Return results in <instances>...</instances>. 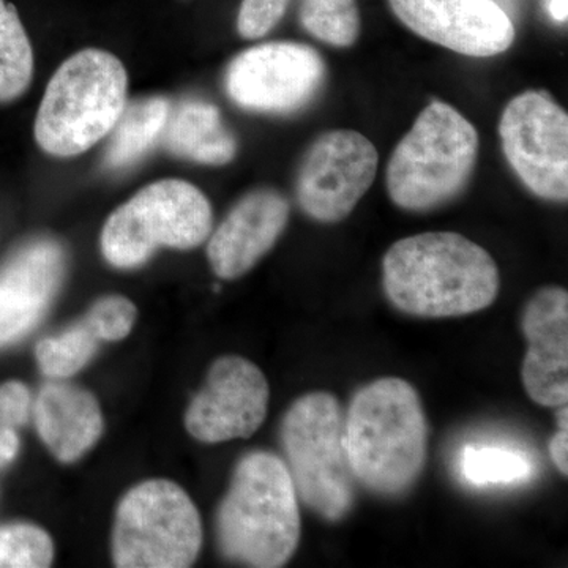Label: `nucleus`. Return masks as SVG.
I'll return each instance as SVG.
<instances>
[{"label":"nucleus","mask_w":568,"mask_h":568,"mask_svg":"<svg viewBox=\"0 0 568 568\" xmlns=\"http://www.w3.org/2000/svg\"><path fill=\"white\" fill-rule=\"evenodd\" d=\"M390 304L417 317H458L488 308L499 271L487 250L457 233H424L395 242L383 261Z\"/></svg>","instance_id":"nucleus-1"},{"label":"nucleus","mask_w":568,"mask_h":568,"mask_svg":"<svg viewBox=\"0 0 568 568\" xmlns=\"http://www.w3.org/2000/svg\"><path fill=\"white\" fill-rule=\"evenodd\" d=\"M355 480L375 495H406L426 463L428 424L420 395L402 377H381L355 392L345 417Z\"/></svg>","instance_id":"nucleus-2"},{"label":"nucleus","mask_w":568,"mask_h":568,"mask_svg":"<svg viewBox=\"0 0 568 568\" xmlns=\"http://www.w3.org/2000/svg\"><path fill=\"white\" fill-rule=\"evenodd\" d=\"M220 549L256 568L283 567L301 540L297 491L286 463L271 452L245 455L216 515Z\"/></svg>","instance_id":"nucleus-3"},{"label":"nucleus","mask_w":568,"mask_h":568,"mask_svg":"<svg viewBox=\"0 0 568 568\" xmlns=\"http://www.w3.org/2000/svg\"><path fill=\"white\" fill-rule=\"evenodd\" d=\"M129 77L111 52L82 50L51 78L36 119V140L59 159L81 155L104 140L126 104Z\"/></svg>","instance_id":"nucleus-4"},{"label":"nucleus","mask_w":568,"mask_h":568,"mask_svg":"<svg viewBox=\"0 0 568 568\" xmlns=\"http://www.w3.org/2000/svg\"><path fill=\"white\" fill-rule=\"evenodd\" d=\"M478 152L473 123L435 100L418 114L387 166V190L398 207L425 212L450 203L465 190Z\"/></svg>","instance_id":"nucleus-5"},{"label":"nucleus","mask_w":568,"mask_h":568,"mask_svg":"<svg viewBox=\"0 0 568 568\" xmlns=\"http://www.w3.org/2000/svg\"><path fill=\"white\" fill-rule=\"evenodd\" d=\"M282 446L295 491L321 518L338 523L355 504L345 414L336 396L312 392L295 399L282 422Z\"/></svg>","instance_id":"nucleus-6"},{"label":"nucleus","mask_w":568,"mask_h":568,"mask_svg":"<svg viewBox=\"0 0 568 568\" xmlns=\"http://www.w3.org/2000/svg\"><path fill=\"white\" fill-rule=\"evenodd\" d=\"M212 205L200 189L170 179L151 183L115 209L104 224L102 252L115 268L148 263L159 248L192 250L212 233Z\"/></svg>","instance_id":"nucleus-7"},{"label":"nucleus","mask_w":568,"mask_h":568,"mask_svg":"<svg viewBox=\"0 0 568 568\" xmlns=\"http://www.w3.org/2000/svg\"><path fill=\"white\" fill-rule=\"evenodd\" d=\"M201 547L200 511L174 481L148 480L123 496L112 534L115 567L185 568Z\"/></svg>","instance_id":"nucleus-8"},{"label":"nucleus","mask_w":568,"mask_h":568,"mask_svg":"<svg viewBox=\"0 0 568 568\" xmlns=\"http://www.w3.org/2000/svg\"><path fill=\"white\" fill-rule=\"evenodd\" d=\"M500 140L519 181L548 201L568 197V115L548 93L525 92L503 112Z\"/></svg>","instance_id":"nucleus-9"},{"label":"nucleus","mask_w":568,"mask_h":568,"mask_svg":"<svg viewBox=\"0 0 568 568\" xmlns=\"http://www.w3.org/2000/svg\"><path fill=\"white\" fill-rule=\"evenodd\" d=\"M325 63L308 44L274 41L235 55L226 70L227 95L246 111L291 114L320 93Z\"/></svg>","instance_id":"nucleus-10"},{"label":"nucleus","mask_w":568,"mask_h":568,"mask_svg":"<svg viewBox=\"0 0 568 568\" xmlns=\"http://www.w3.org/2000/svg\"><path fill=\"white\" fill-rule=\"evenodd\" d=\"M379 155L375 144L353 130L321 134L305 153L295 193L306 215L336 223L354 211L375 181Z\"/></svg>","instance_id":"nucleus-11"},{"label":"nucleus","mask_w":568,"mask_h":568,"mask_svg":"<svg viewBox=\"0 0 568 568\" xmlns=\"http://www.w3.org/2000/svg\"><path fill=\"white\" fill-rule=\"evenodd\" d=\"M268 399L271 387L253 362L239 355L220 357L186 409V432L204 444L246 439L264 424Z\"/></svg>","instance_id":"nucleus-12"},{"label":"nucleus","mask_w":568,"mask_h":568,"mask_svg":"<svg viewBox=\"0 0 568 568\" xmlns=\"http://www.w3.org/2000/svg\"><path fill=\"white\" fill-rule=\"evenodd\" d=\"M422 39L470 58H491L514 44V21L491 0H388Z\"/></svg>","instance_id":"nucleus-13"},{"label":"nucleus","mask_w":568,"mask_h":568,"mask_svg":"<svg viewBox=\"0 0 568 568\" xmlns=\"http://www.w3.org/2000/svg\"><path fill=\"white\" fill-rule=\"evenodd\" d=\"M61 242L37 237L0 265V347L13 345L39 325L67 275Z\"/></svg>","instance_id":"nucleus-14"},{"label":"nucleus","mask_w":568,"mask_h":568,"mask_svg":"<svg viewBox=\"0 0 568 568\" xmlns=\"http://www.w3.org/2000/svg\"><path fill=\"white\" fill-rule=\"evenodd\" d=\"M528 342L521 379L530 399L544 407L568 402V294L564 287L538 291L521 320Z\"/></svg>","instance_id":"nucleus-15"},{"label":"nucleus","mask_w":568,"mask_h":568,"mask_svg":"<svg viewBox=\"0 0 568 568\" xmlns=\"http://www.w3.org/2000/svg\"><path fill=\"white\" fill-rule=\"evenodd\" d=\"M290 220V203L275 190L245 194L209 235L207 256L213 272L235 280L252 271L271 252Z\"/></svg>","instance_id":"nucleus-16"},{"label":"nucleus","mask_w":568,"mask_h":568,"mask_svg":"<svg viewBox=\"0 0 568 568\" xmlns=\"http://www.w3.org/2000/svg\"><path fill=\"white\" fill-rule=\"evenodd\" d=\"M33 417L44 446L62 463L84 457L103 435L102 407L95 396L70 384L41 388Z\"/></svg>","instance_id":"nucleus-17"},{"label":"nucleus","mask_w":568,"mask_h":568,"mask_svg":"<svg viewBox=\"0 0 568 568\" xmlns=\"http://www.w3.org/2000/svg\"><path fill=\"white\" fill-rule=\"evenodd\" d=\"M160 144L171 155L209 166L233 162L237 153V141L224 125L222 112L197 97L171 103Z\"/></svg>","instance_id":"nucleus-18"},{"label":"nucleus","mask_w":568,"mask_h":568,"mask_svg":"<svg viewBox=\"0 0 568 568\" xmlns=\"http://www.w3.org/2000/svg\"><path fill=\"white\" fill-rule=\"evenodd\" d=\"M170 110V100L160 95L126 102L106 136L108 144L103 156L106 170H126L160 144Z\"/></svg>","instance_id":"nucleus-19"},{"label":"nucleus","mask_w":568,"mask_h":568,"mask_svg":"<svg viewBox=\"0 0 568 568\" xmlns=\"http://www.w3.org/2000/svg\"><path fill=\"white\" fill-rule=\"evenodd\" d=\"M33 77V51L13 3L0 0V103L28 91Z\"/></svg>","instance_id":"nucleus-20"},{"label":"nucleus","mask_w":568,"mask_h":568,"mask_svg":"<svg viewBox=\"0 0 568 568\" xmlns=\"http://www.w3.org/2000/svg\"><path fill=\"white\" fill-rule=\"evenodd\" d=\"M459 470L467 484L493 487L529 480L534 465L528 455L517 448L467 444L459 455Z\"/></svg>","instance_id":"nucleus-21"},{"label":"nucleus","mask_w":568,"mask_h":568,"mask_svg":"<svg viewBox=\"0 0 568 568\" xmlns=\"http://www.w3.org/2000/svg\"><path fill=\"white\" fill-rule=\"evenodd\" d=\"M99 345V336L81 321L62 334L41 339L36 349L37 362L44 375L67 379L80 373L92 361Z\"/></svg>","instance_id":"nucleus-22"},{"label":"nucleus","mask_w":568,"mask_h":568,"mask_svg":"<svg viewBox=\"0 0 568 568\" xmlns=\"http://www.w3.org/2000/svg\"><path fill=\"white\" fill-rule=\"evenodd\" d=\"M301 21L315 39L346 48L361 33L357 0H302Z\"/></svg>","instance_id":"nucleus-23"},{"label":"nucleus","mask_w":568,"mask_h":568,"mask_svg":"<svg viewBox=\"0 0 568 568\" xmlns=\"http://www.w3.org/2000/svg\"><path fill=\"white\" fill-rule=\"evenodd\" d=\"M54 559V545L39 526L0 528V568H44Z\"/></svg>","instance_id":"nucleus-24"},{"label":"nucleus","mask_w":568,"mask_h":568,"mask_svg":"<svg viewBox=\"0 0 568 568\" xmlns=\"http://www.w3.org/2000/svg\"><path fill=\"white\" fill-rule=\"evenodd\" d=\"M136 316L138 310L132 301L122 295H108L97 301L82 321L100 342H121L133 331Z\"/></svg>","instance_id":"nucleus-25"},{"label":"nucleus","mask_w":568,"mask_h":568,"mask_svg":"<svg viewBox=\"0 0 568 568\" xmlns=\"http://www.w3.org/2000/svg\"><path fill=\"white\" fill-rule=\"evenodd\" d=\"M291 0H242L237 31L246 40L263 39L282 21Z\"/></svg>","instance_id":"nucleus-26"},{"label":"nucleus","mask_w":568,"mask_h":568,"mask_svg":"<svg viewBox=\"0 0 568 568\" xmlns=\"http://www.w3.org/2000/svg\"><path fill=\"white\" fill-rule=\"evenodd\" d=\"M31 410V392L24 384L11 381L0 386V426L17 429L28 422Z\"/></svg>","instance_id":"nucleus-27"},{"label":"nucleus","mask_w":568,"mask_h":568,"mask_svg":"<svg viewBox=\"0 0 568 568\" xmlns=\"http://www.w3.org/2000/svg\"><path fill=\"white\" fill-rule=\"evenodd\" d=\"M549 457L560 474L567 477L568 474V409L560 406L558 414V432L551 437L548 444Z\"/></svg>","instance_id":"nucleus-28"},{"label":"nucleus","mask_w":568,"mask_h":568,"mask_svg":"<svg viewBox=\"0 0 568 568\" xmlns=\"http://www.w3.org/2000/svg\"><path fill=\"white\" fill-rule=\"evenodd\" d=\"M20 452V439L14 428L0 426V467L10 465Z\"/></svg>","instance_id":"nucleus-29"},{"label":"nucleus","mask_w":568,"mask_h":568,"mask_svg":"<svg viewBox=\"0 0 568 568\" xmlns=\"http://www.w3.org/2000/svg\"><path fill=\"white\" fill-rule=\"evenodd\" d=\"M548 11L552 20L566 22L568 17V0H548Z\"/></svg>","instance_id":"nucleus-30"},{"label":"nucleus","mask_w":568,"mask_h":568,"mask_svg":"<svg viewBox=\"0 0 568 568\" xmlns=\"http://www.w3.org/2000/svg\"><path fill=\"white\" fill-rule=\"evenodd\" d=\"M495 2L504 13L507 14L508 18L517 17L519 10V0H491ZM514 21V20H511Z\"/></svg>","instance_id":"nucleus-31"}]
</instances>
